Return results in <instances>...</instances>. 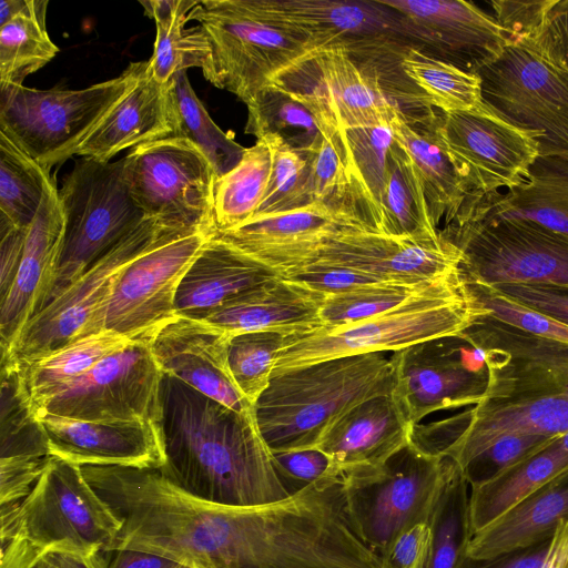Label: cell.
I'll return each instance as SVG.
<instances>
[{"label":"cell","mask_w":568,"mask_h":568,"mask_svg":"<svg viewBox=\"0 0 568 568\" xmlns=\"http://www.w3.org/2000/svg\"><path fill=\"white\" fill-rule=\"evenodd\" d=\"M275 17L308 36L316 50L342 47L368 59L382 54L403 57L409 48L398 14L374 1L261 0Z\"/></svg>","instance_id":"19"},{"label":"cell","mask_w":568,"mask_h":568,"mask_svg":"<svg viewBox=\"0 0 568 568\" xmlns=\"http://www.w3.org/2000/svg\"><path fill=\"white\" fill-rule=\"evenodd\" d=\"M231 337L205 321L176 315L154 333L150 347L162 373L235 412L251 414L254 406L239 390L229 368Z\"/></svg>","instance_id":"24"},{"label":"cell","mask_w":568,"mask_h":568,"mask_svg":"<svg viewBox=\"0 0 568 568\" xmlns=\"http://www.w3.org/2000/svg\"><path fill=\"white\" fill-rule=\"evenodd\" d=\"M438 132L470 193L519 185L539 155L537 133L513 126L483 103L470 111L442 112Z\"/></svg>","instance_id":"17"},{"label":"cell","mask_w":568,"mask_h":568,"mask_svg":"<svg viewBox=\"0 0 568 568\" xmlns=\"http://www.w3.org/2000/svg\"><path fill=\"white\" fill-rule=\"evenodd\" d=\"M490 287L568 325V288L528 284H503Z\"/></svg>","instance_id":"55"},{"label":"cell","mask_w":568,"mask_h":568,"mask_svg":"<svg viewBox=\"0 0 568 568\" xmlns=\"http://www.w3.org/2000/svg\"><path fill=\"white\" fill-rule=\"evenodd\" d=\"M146 64L131 62L120 75L79 90L0 85V132L50 171L74 155Z\"/></svg>","instance_id":"7"},{"label":"cell","mask_w":568,"mask_h":568,"mask_svg":"<svg viewBox=\"0 0 568 568\" xmlns=\"http://www.w3.org/2000/svg\"><path fill=\"white\" fill-rule=\"evenodd\" d=\"M440 234L458 248L468 282L568 288V236L536 222H453Z\"/></svg>","instance_id":"10"},{"label":"cell","mask_w":568,"mask_h":568,"mask_svg":"<svg viewBox=\"0 0 568 568\" xmlns=\"http://www.w3.org/2000/svg\"><path fill=\"white\" fill-rule=\"evenodd\" d=\"M170 94L175 119L174 136L184 138L196 145L214 168L217 178L235 168L246 148L215 124L195 94L186 71L172 78Z\"/></svg>","instance_id":"40"},{"label":"cell","mask_w":568,"mask_h":568,"mask_svg":"<svg viewBox=\"0 0 568 568\" xmlns=\"http://www.w3.org/2000/svg\"><path fill=\"white\" fill-rule=\"evenodd\" d=\"M124 161L129 190L146 219L172 229L215 231L217 175L196 145L169 136L132 149Z\"/></svg>","instance_id":"12"},{"label":"cell","mask_w":568,"mask_h":568,"mask_svg":"<svg viewBox=\"0 0 568 568\" xmlns=\"http://www.w3.org/2000/svg\"><path fill=\"white\" fill-rule=\"evenodd\" d=\"M390 126L420 174L435 226L443 217L450 224L470 192L439 135L438 116L413 120L400 111Z\"/></svg>","instance_id":"32"},{"label":"cell","mask_w":568,"mask_h":568,"mask_svg":"<svg viewBox=\"0 0 568 568\" xmlns=\"http://www.w3.org/2000/svg\"><path fill=\"white\" fill-rule=\"evenodd\" d=\"M568 470V449L560 436L544 449L480 485L469 487L470 537L484 529L544 484Z\"/></svg>","instance_id":"34"},{"label":"cell","mask_w":568,"mask_h":568,"mask_svg":"<svg viewBox=\"0 0 568 568\" xmlns=\"http://www.w3.org/2000/svg\"><path fill=\"white\" fill-rule=\"evenodd\" d=\"M400 69L444 113L475 110L483 103L477 73L464 71L418 48L409 47L404 52Z\"/></svg>","instance_id":"42"},{"label":"cell","mask_w":568,"mask_h":568,"mask_svg":"<svg viewBox=\"0 0 568 568\" xmlns=\"http://www.w3.org/2000/svg\"><path fill=\"white\" fill-rule=\"evenodd\" d=\"M559 436L532 433L505 435L473 458L462 469L463 475L469 487L480 485L544 449Z\"/></svg>","instance_id":"50"},{"label":"cell","mask_w":568,"mask_h":568,"mask_svg":"<svg viewBox=\"0 0 568 568\" xmlns=\"http://www.w3.org/2000/svg\"><path fill=\"white\" fill-rule=\"evenodd\" d=\"M508 219L529 220L568 236V156L538 155L527 178L506 193H470L453 222Z\"/></svg>","instance_id":"27"},{"label":"cell","mask_w":568,"mask_h":568,"mask_svg":"<svg viewBox=\"0 0 568 568\" xmlns=\"http://www.w3.org/2000/svg\"><path fill=\"white\" fill-rule=\"evenodd\" d=\"M213 232L172 231L131 261L83 336L110 331L132 341L151 339L176 316L178 286Z\"/></svg>","instance_id":"11"},{"label":"cell","mask_w":568,"mask_h":568,"mask_svg":"<svg viewBox=\"0 0 568 568\" xmlns=\"http://www.w3.org/2000/svg\"><path fill=\"white\" fill-rule=\"evenodd\" d=\"M424 284L413 286L376 282L337 295L325 296L321 312L323 326L338 327L385 313L408 300Z\"/></svg>","instance_id":"47"},{"label":"cell","mask_w":568,"mask_h":568,"mask_svg":"<svg viewBox=\"0 0 568 568\" xmlns=\"http://www.w3.org/2000/svg\"><path fill=\"white\" fill-rule=\"evenodd\" d=\"M262 140L270 145L272 164L265 194L253 217L288 212L314 203L306 152L292 149L278 138L266 136Z\"/></svg>","instance_id":"44"},{"label":"cell","mask_w":568,"mask_h":568,"mask_svg":"<svg viewBox=\"0 0 568 568\" xmlns=\"http://www.w3.org/2000/svg\"><path fill=\"white\" fill-rule=\"evenodd\" d=\"M278 276L213 232L178 286L175 314L205 320L231 298Z\"/></svg>","instance_id":"30"},{"label":"cell","mask_w":568,"mask_h":568,"mask_svg":"<svg viewBox=\"0 0 568 568\" xmlns=\"http://www.w3.org/2000/svg\"><path fill=\"white\" fill-rule=\"evenodd\" d=\"M284 337L276 332H250L230 339L227 362L232 378L253 406L271 381Z\"/></svg>","instance_id":"46"},{"label":"cell","mask_w":568,"mask_h":568,"mask_svg":"<svg viewBox=\"0 0 568 568\" xmlns=\"http://www.w3.org/2000/svg\"><path fill=\"white\" fill-rule=\"evenodd\" d=\"M483 104L515 128L538 134L539 155L568 156V72L509 43L478 69Z\"/></svg>","instance_id":"13"},{"label":"cell","mask_w":568,"mask_h":568,"mask_svg":"<svg viewBox=\"0 0 568 568\" xmlns=\"http://www.w3.org/2000/svg\"><path fill=\"white\" fill-rule=\"evenodd\" d=\"M150 341L136 339L108 355L47 400L37 415L160 425L163 373Z\"/></svg>","instance_id":"15"},{"label":"cell","mask_w":568,"mask_h":568,"mask_svg":"<svg viewBox=\"0 0 568 568\" xmlns=\"http://www.w3.org/2000/svg\"><path fill=\"white\" fill-rule=\"evenodd\" d=\"M1 542L0 568H106L108 558H88L59 547L39 548L11 538Z\"/></svg>","instance_id":"52"},{"label":"cell","mask_w":568,"mask_h":568,"mask_svg":"<svg viewBox=\"0 0 568 568\" xmlns=\"http://www.w3.org/2000/svg\"><path fill=\"white\" fill-rule=\"evenodd\" d=\"M49 455L79 466L160 469L165 454L160 425L84 420L40 413Z\"/></svg>","instance_id":"23"},{"label":"cell","mask_w":568,"mask_h":568,"mask_svg":"<svg viewBox=\"0 0 568 568\" xmlns=\"http://www.w3.org/2000/svg\"><path fill=\"white\" fill-rule=\"evenodd\" d=\"M245 132L274 136L297 151L315 149L344 129L335 112L315 51L281 73L247 104Z\"/></svg>","instance_id":"18"},{"label":"cell","mask_w":568,"mask_h":568,"mask_svg":"<svg viewBox=\"0 0 568 568\" xmlns=\"http://www.w3.org/2000/svg\"><path fill=\"white\" fill-rule=\"evenodd\" d=\"M390 356L367 353L294 367L271 377L254 404L272 453L315 448L325 432L359 403L392 395Z\"/></svg>","instance_id":"3"},{"label":"cell","mask_w":568,"mask_h":568,"mask_svg":"<svg viewBox=\"0 0 568 568\" xmlns=\"http://www.w3.org/2000/svg\"><path fill=\"white\" fill-rule=\"evenodd\" d=\"M568 518V470L554 477L490 525L474 534L471 558H490L551 537Z\"/></svg>","instance_id":"31"},{"label":"cell","mask_w":568,"mask_h":568,"mask_svg":"<svg viewBox=\"0 0 568 568\" xmlns=\"http://www.w3.org/2000/svg\"><path fill=\"white\" fill-rule=\"evenodd\" d=\"M392 396L415 427L432 413L478 404L488 371L479 349L459 335L424 341L390 355Z\"/></svg>","instance_id":"16"},{"label":"cell","mask_w":568,"mask_h":568,"mask_svg":"<svg viewBox=\"0 0 568 568\" xmlns=\"http://www.w3.org/2000/svg\"><path fill=\"white\" fill-rule=\"evenodd\" d=\"M27 229L0 225V294L11 287L22 256Z\"/></svg>","instance_id":"58"},{"label":"cell","mask_w":568,"mask_h":568,"mask_svg":"<svg viewBox=\"0 0 568 568\" xmlns=\"http://www.w3.org/2000/svg\"><path fill=\"white\" fill-rule=\"evenodd\" d=\"M312 263L344 266L382 282L418 286L458 268L460 253L443 236L436 243H417L342 229L324 242Z\"/></svg>","instance_id":"21"},{"label":"cell","mask_w":568,"mask_h":568,"mask_svg":"<svg viewBox=\"0 0 568 568\" xmlns=\"http://www.w3.org/2000/svg\"><path fill=\"white\" fill-rule=\"evenodd\" d=\"M483 354L488 384L467 410L422 426L426 446L463 469L508 434L568 432V344L537 337L487 315L459 334Z\"/></svg>","instance_id":"1"},{"label":"cell","mask_w":568,"mask_h":568,"mask_svg":"<svg viewBox=\"0 0 568 568\" xmlns=\"http://www.w3.org/2000/svg\"><path fill=\"white\" fill-rule=\"evenodd\" d=\"M554 549L555 534L529 547L490 558H471L464 554L456 568H548Z\"/></svg>","instance_id":"57"},{"label":"cell","mask_w":568,"mask_h":568,"mask_svg":"<svg viewBox=\"0 0 568 568\" xmlns=\"http://www.w3.org/2000/svg\"><path fill=\"white\" fill-rule=\"evenodd\" d=\"M342 229L359 230L336 209L314 202L297 210L253 217L236 227L214 233L287 277L310 265L324 242Z\"/></svg>","instance_id":"22"},{"label":"cell","mask_w":568,"mask_h":568,"mask_svg":"<svg viewBox=\"0 0 568 568\" xmlns=\"http://www.w3.org/2000/svg\"><path fill=\"white\" fill-rule=\"evenodd\" d=\"M106 568H187L169 558L134 549H118L110 552Z\"/></svg>","instance_id":"59"},{"label":"cell","mask_w":568,"mask_h":568,"mask_svg":"<svg viewBox=\"0 0 568 568\" xmlns=\"http://www.w3.org/2000/svg\"><path fill=\"white\" fill-rule=\"evenodd\" d=\"M121 528L81 466L52 456L22 500L0 505V541L16 538L97 559L109 555Z\"/></svg>","instance_id":"6"},{"label":"cell","mask_w":568,"mask_h":568,"mask_svg":"<svg viewBox=\"0 0 568 568\" xmlns=\"http://www.w3.org/2000/svg\"><path fill=\"white\" fill-rule=\"evenodd\" d=\"M0 459H48V439L32 413L16 368L1 365Z\"/></svg>","instance_id":"43"},{"label":"cell","mask_w":568,"mask_h":568,"mask_svg":"<svg viewBox=\"0 0 568 568\" xmlns=\"http://www.w3.org/2000/svg\"><path fill=\"white\" fill-rule=\"evenodd\" d=\"M567 568H568V565H567Z\"/></svg>","instance_id":"61"},{"label":"cell","mask_w":568,"mask_h":568,"mask_svg":"<svg viewBox=\"0 0 568 568\" xmlns=\"http://www.w3.org/2000/svg\"><path fill=\"white\" fill-rule=\"evenodd\" d=\"M175 119L170 83L161 84L148 72L99 121L74 155L109 162L119 152L174 136Z\"/></svg>","instance_id":"29"},{"label":"cell","mask_w":568,"mask_h":568,"mask_svg":"<svg viewBox=\"0 0 568 568\" xmlns=\"http://www.w3.org/2000/svg\"><path fill=\"white\" fill-rule=\"evenodd\" d=\"M344 135L355 176L373 204L382 231L381 207L386 182L387 156L395 141L392 126L383 124L346 129Z\"/></svg>","instance_id":"48"},{"label":"cell","mask_w":568,"mask_h":568,"mask_svg":"<svg viewBox=\"0 0 568 568\" xmlns=\"http://www.w3.org/2000/svg\"><path fill=\"white\" fill-rule=\"evenodd\" d=\"M50 180V171L0 132V225L27 229Z\"/></svg>","instance_id":"41"},{"label":"cell","mask_w":568,"mask_h":568,"mask_svg":"<svg viewBox=\"0 0 568 568\" xmlns=\"http://www.w3.org/2000/svg\"><path fill=\"white\" fill-rule=\"evenodd\" d=\"M487 314L470 294L458 267L425 283L408 300L379 315L286 335L272 376L329 358L394 353L424 341L459 335Z\"/></svg>","instance_id":"4"},{"label":"cell","mask_w":568,"mask_h":568,"mask_svg":"<svg viewBox=\"0 0 568 568\" xmlns=\"http://www.w3.org/2000/svg\"><path fill=\"white\" fill-rule=\"evenodd\" d=\"M394 10L408 36L426 42L438 59L467 72L495 60L509 44L496 19L469 1L379 0Z\"/></svg>","instance_id":"20"},{"label":"cell","mask_w":568,"mask_h":568,"mask_svg":"<svg viewBox=\"0 0 568 568\" xmlns=\"http://www.w3.org/2000/svg\"><path fill=\"white\" fill-rule=\"evenodd\" d=\"M47 0H26L22 11L0 27V85H23L59 52L47 32Z\"/></svg>","instance_id":"38"},{"label":"cell","mask_w":568,"mask_h":568,"mask_svg":"<svg viewBox=\"0 0 568 568\" xmlns=\"http://www.w3.org/2000/svg\"><path fill=\"white\" fill-rule=\"evenodd\" d=\"M315 55L344 130L392 124L402 110L376 71L364 70L342 47L318 49Z\"/></svg>","instance_id":"33"},{"label":"cell","mask_w":568,"mask_h":568,"mask_svg":"<svg viewBox=\"0 0 568 568\" xmlns=\"http://www.w3.org/2000/svg\"><path fill=\"white\" fill-rule=\"evenodd\" d=\"M469 485L459 468L444 491L432 519L433 551L428 568H456L470 539Z\"/></svg>","instance_id":"45"},{"label":"cell","mask_w":568,"mask_h":568,"mask_svg":"<svg viewBox=\"0 0 568 568\" xmlns=\"http://www.w3.org/2000/svg\"><path fill=\"white\" fill-rule=\"evenodd\" d=\"M519 43L568 72V0H548L534 28Z\"/></svg>","instance_id":"51"},{"label":"cell","mask_w":568,"mask_h":568,"mask_svg":"<svg viewBox=\"0 0 568 568\" xmlns=\"http://www.w3.org/2000/svg\"><path fill=\"white\" fill-rule=\"evenodd\" d=\"M65 229L64 213L53 178L41 206L27 227L21 261L8 293L0 298L1 355L48 303L57 276Z\"/></svg>","instance_id":"26"},{"label":"cell","mask_w":568,"mask_h":568,"mask_svg":"<svg viewBox=\"0 0 568 568\" xmlns=\"http://www.w3.org/2000/svg\"><path fill=\"white\" fill-rule=\"evenodd\" d=\"M59 197L65 229L47 305L146 219L129 190L124 158L78 160Z\"/></svg>","instance_id":"9"},{"label":"cell","mask_w":568,"mask_h":568,"mask_svg":"<svg viewBox=\"0 0 568 568\" xmlns=\"http://www.w3.org/2000/svg\"><path fill=\"white\" fill-rule=\"evenodd\" d=\"M271 164L270 145L260 139L245 149L235 168L217 178L214 189L215 231L231 230L255 215L268 184Z\"/></svg>","instance_id":"39"},{"label":"cell","mask_w":568,"mask_h":568,"mask_svg":"<svg viewBox=\"0 0 568 568\" xmlns=\"http://www.w3.org/2000/svg\"><path fill=\"white\" fill-rule=\"evenodd\" d=\"M466 283L475 301L488 311L487 316L537 337L568 344V325L518 303L494 287Z\"/></svg>","instance_id":"49"},{"label":"cell","mask_w":568,"mask_h":568,"mask_svg":"<svg viewBox=\"0 0 568 568\" xmlns=\"http://www.w3.org/2000/svg\"><path fill=\"white\" fill-rule=\"evenodd\" d=\"M459 466L413 442L376 475L344 484L346 511L358 537L386 561L395 539L420 523H432ZM388 562V561H387Z\"/></svg>","instance_id":"8"},{"label":"cell","mask_w":568,"mask_h":568,"mask_svg":"<svg viewBox=\"0 0 568 568\" xmlns=\"http://www.w3.org/2000/svg\"><path fill=\"white\" fill-rule=\"evenodd\" d=\"M432 523H420L405 530L394 541L387 561L390 568H428L433 551Z\"/></svg>","instance_id":"56"},{"label":"cell","mask_w":568,"mask_h":568,"mask_svg":"<svg viewBox=\"0 0 568 568\" xmlns=\"http://www.w3.org/2000/svg\"><path fill=\"white\" fill-rule=\"evenodd\" d=\"M325 295L287 277H275L231 298L205 320L234 336L250 332L291 335L323 326Z\"/></svg>","instance_id":"28"},{"label":"cell","mask_w":568,"mask_h":568,"mask_svg":"<svg viewBox=\"0 0 568 568\" xmlns=\"http://www.w3.org/2000/svg\"><path fill=\"white\" fill-rule=\"evenodd\" d=\"M26 0H1L0 27L17 17L23 9Z\"/></svg>","instance_id":"60"},{"label":"cell","mask_w":568,"mask_h":568,"mask_svg":"<svg viewBox=\"0 0 568 568\" xmlns=\"http://www.w3.org/2000/svg\"><path fill=\"white\" fill-rule=\"evenodd\" d=\"M277 474L292 495L328 477H341L329 457L317 448L272 453Z\"/></svg>","instance_id":"53"},{"label":"cell","mask_w":568,"mask_h":568,"mask_svg":"<svg viewBox=\"0 0 568 568\" xmlns=\"http://www.w3.org/2000/svg\"><path fill=\"white\" fill-rule=\"evenodd\" d=\"M189 20L199 22L211 45L204 78L245 104L316 51L308 36L275 17L261 0H201Z\"/></svg>","instance_id":"5"},{"label":"cell","mask_w":568,"mask_h":568,"mask_svg":"<svg viewBox=\"0 0 568 568\" xmlns=\"http://www.w3.org/2000/svg\"><path fill=\"white\" fill-rule=\"evenodd\" d=\"M414 426L392 395L368 398L341 416L315 448L325 453L344 484L376 475L412 443Z\"/></svg>","instance_id":"25"},{"label":"cell","mask_w":568,"mask_h":568,"mask_svg":"<svg viewBox=\"0 0 568 568\" xmlns=\"http://www.w3.org/2000/svg\"><path fill=\"white\" fill-rule=\"evenodd\" d=\"M287 278L296 281L325 296L337 295L371 283L382 282L365 273L344 266L312 263Z\"/></svg>","instance_id":"54"},{"label":"cell","mask_w":568,"mask_h":568,"mask_svg":"<svg viewBox=\"0 0 568 568\" xmlns=\"http://www.w3.org/2000/svg\"><path fill=\"white\" fill-rule=\"evenodd\" d=\"M160 429L165 463L158 470L182 490L236 507L274 503L291 495L254 412H235L163 373Z\"/></svg>","instance_id":"2"},{"label":"cell","mask_w":568,"mask_h":568,"mask_svg":"<svg viewBox=\"0 0 568 568\" xmlns=\"http://www.w3.org/2000/svg\"><path fill=\"white\" fill-rule=\"evenodd\" d=\"M133 342L120 334L101 331L73 339L23 366H8L16 368L23 394L32 413L37 415L53 395L88 373L104 357Z\"/></svg>","instance_id":"35"},{"label":"cell","mask_w":568,"mask_h":568,"mask_svg":"<svg viewBox=\"0 0 568 568\" xmlns=\"http://www.w3.org/2000/svg\"><path fill=\"white\" fill-rule=\"evenodd\" d=\"M199 0H150L140 1L145 16L155 21L154 50L148 60L149 74L161 84L189 68L207 64L211 45L203 29L186 28L190 11Z\"/></svg>","instance_id":"36"},{"label":"cell","mask_w":568,"mask_h":568,"mask_svg":"<svg viewBox=\"0 0 568 568\" xmlns=\"http://www.w3.org/2000/svg\"><path fill=\"white\" fill-rule=\"evenodd\" d=\"M176 230L144 219L28 322L10 349L1 355V364L23 366L82 337L123 267Z\"/></svg>","instance_id":"14"},{"label":"cell","mask_w":568,"mask_h":568,"mask_svg":"<svg viewBox=\"0 0 568 568\" xmlns=\"http://www.w3.org/2000/svg\"><path fill=\"white\" fill-rule=\"evenodd\" d=\"M381 222L382 233L387 236L417 243L442 240L430 215L420 174L396 141L387 156Z\"/></svg>","instance_id":"37"}]
</instances>
